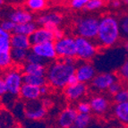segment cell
I'll use <instances>...</instances> for the list:
<instances>
[{"label":"cell","instance_id":"6da1fadb","mask_svg":"<svg viewBox=\"0 0 128 128\" xmlns=\"http://www.w3.org/2000/svg\"><path fill=\"white\" fill-rule=\"evenodd\" d=\"M121 38L119 20L114 14H106L100 17L96 44L98 48H110L116 45Z\"/></svg>","mask_w":128,"mask_h":128},{"label":"cell","instance_id":"7a4b0ae2","mask_svg":"<svg viewBox=\"0 0 128 128\" xmlns=\"http://www.w3.org/2000/svg\"><path fill=\"white\" fill-rule=\"evenodd\" d=\"M76 64H66L62 59L55 60L47 67V83L54 89L64 90L69 77L74 74Z\"/></svg>","mask_w":128,"mask_h":128},{"label":"cell","instance_id":"3957f363","mask_svg":"<svg viewBox=\"0 0 128 128\" xmlns=\"http://www.w3.org/2000/svg\"><path fill=\"white\" fill-rule=\"evenodd\" d=\"M100 18L87 14L76 18L74 21V32L77 37L95 40L98 35Z\"/></svg>","mask_w":128,"mask_h":128},{"label":"cell","instance_id":"277c9868","mask_svg":"<svg viewBox=\"0 0 128 128\" xmlns=\"http://www.w3.org/2000/svg\"><path fill=\"white\" fill-rule=\"evenodd\" d=\"M76 45V55L75 58L81 60L82 62H90L98 54V48L96 42L87 38L76 37L75 38Z\"/></svg>","mask_w":128,"mask_h":128},{"label":"cell","instance_id":"5b68a950","mask_svg":"<svg viewBox=\"0 0 128 128\" xmlns=\"http://www.w3.org/2000/svg\"><path fill=\"white\" fill-rule=\"evenodd\" d=\"M24 74L18 69H10L4 76V82L6 88V94L13 97L20 95L21 88L24 84Z\"/></svg>","mask_w":128,"mask_h":128},{"label":"cell","instance_id":"8992f818","mask_svg":"<svg viewBox=\"0 0 128 128\" xmlns=\"http://www.w3.org/2000/svg\"><path fill=\"white\" fill-rule=\"evenodd\" d=\"M56 56L58 59L66 58H75L76 55V45L75 38L72 36H64L59 40L54 41Z\"/></svg>","mask_w":128,"mask_h":128},{"label":"cell","instance_id":"52a82bcc","mask_svg":"<svg viewBox=\"0 0 128 128\" xmlns=\"http://www.w3.org/2000/svg\"><path fill=\"white\" fill-rule=\"evenodd\" d=\"M63 22V16L58 12H48L41 14L37 17L36 24L40 27H44L52 32Z\"/></svg>","mask_w":128,"mask_h":128},{"label":"cell","instance_id":"ba28073f","mask_svg":"<svg viewBox=\"0 0 128 128\" xmlns=\"http://www.w3.org/2000/svg\"><path fill=\"white\" fill-rule=\"evenodd\" d=\"M24 116L32 121L42 120L47 115V108L43 106L41 100L28 101L24 106Z\"/></svg>","mask_w":128,"mask_h":128},{"label":"cell","instance_id":"9c48e42d","mask_svg":"<svg viewBox=\"0 0 128 128\" xmlns=\"http://www.w3.org/2000/svg\"><path fill=\"white\" fill-rule=\"evenodd\" d=\"M119 78L116 74L112 73H101L97 74L90 82V85L93 90L97 92H105L115 82L118 81Z\"/></svg>","mask_w":128,"mask_h":128},{"label":"cell","instance_id":"30bf717a","mask_svg":"<svg viewBox=\"0 0 128 128\" xmlns=\"http://www.w3.org/2000/svg\"><path fill=\"white\" fill-rule=\"evenodd\" d=\"M74 74L79 82L87 84L88 82H92L97 74L95 67L90 62H81L76 64Z\"/></svg>","mask_w":128,"mask_h":128},{"label":"cell","instance_id":"8fae6325","mask_svg":"<svg viewBox=\"0 0 128 128\" xmlns=\"http://www.w3.org/2000/svg\"><path fill=\"white\" fill-rule=\"evenodd\" d=\"M30 51L38 56L47 63L48 61L56 60L58 58L54 42H46L42 43V44H38V45L32 46Z\"/></svg>","mask_w":128,"mask_h":128},{"label":"cell","instance_id":"7c38bea8","mask_svg":"<svg viewBox=\"0 0 128 128\" xmlns=\"http://www.w3.org/2000/svg\"><path fill=\"white\" fill-rule=\"evenodd\" d=\"M88 86L85 83L78 82L74 85L66 86L64 89V94L70 101H81L87 95Z\"/></svg>","mask_w":128,"mask_h":128},{"label":"cell","instance_id":"4fadbf2b","mask_svg":"<svg viewBox=\"0 0 128 128\" xmlns=\"http://www.w3.org/2000/svg\"><path fill=\"white\" fill-rule=\"evenodd\" d=\"M89 102L90 105L92 112L98 116L104 115L105 113H107L110 108L109 100L106 96L100 95V94H97V95L92 96Z\"/></svg>","mask_w":128,"mask_h":128},{"label":"cell","instance_id":"5bb4252c","mask_svg":"<svg viewBox=\"0 0 128 128\" xmlns=\"http://www.w3.org/2000/svg\"><path fill=\"white\" fill-rule=\"evenodd\" d=\"M78 112L74 107H67L60 112L58 118V126L59 128H69L74 124Z\"/></svg>","mask_w":128,"mask_h":128},{"label":"cell","instance_id":"9a60e30c","mask_svg":"<svg viewBox=\"0 0 128 128\" xmlns=\"http://www.w3.org/2000/svg\"><path fill=\"white\" fill-rule=\"evenodd\" d=\"M8 19L17 25V24L32 22H33L34 16H33L32 12H30L27 9L18 7V8L13 9L9 13Z\"/></svg>","mask_w":128,"mask_h":128},{"label":"cell","instance_id":"2e32d148","mask_svg":"<svg viewBox=\"0 0 128 128\" xmlns=\"http://www.w3.org/2000/svg\"><path fill=\"white\" fill-rule=\"evenodd\" d=\"M30 40L32 46L38 45L46 42H54L53 32L44 27H38L37 30L30 36Z\"/></svg>","mask_w":128,"mask_h":128},{"label":"cell","instance_id":"e0dca14e","mask_svg":"<svg viewBox=\"0 0 128 128\" xmlns=\"http://www.w3.org/2000/svg\"><path fill=\"white\" fill-rule=\"evenodd\" d=\"M19 96L24 100H25L26 102L38 100H40V98L41 96L40 90V87H36V86L29 85V84L24 83L21 88V92H20Z\"/></svg>","mask_w":128,"mask_h":128},{"label":"cell","instance_id":"ac0fdd59","mask_svg":"<svg viewBox=\"0 0 128 128\" xmlns=\"http://www.w3.org/2000/svg\"><path fill=\"white\" fill-rule=\"evenodd\" d=\"M22 73H24V74L46 77L47 66H46V64H30V63H25L22 66Z\"/></svg>","mask_w":128,"mask_h":128},{"label":"cell","instance_id":"d6986e66","mask_svg":"<svg viewBox=\"0 0 128 128\" xmlns=\"http://www.w3.org/2000/svg\"><path fill=\"white\" fill-rule=\"evenodd\" d=\"M11 47L12 48H19L24 50H30L32 48V43L30 37L20 34H12L10 38Z\"/></svg>","mask_w":128,"mask_h":128},{"label":"cell","instance_id":"ffe728a7","mask_svg":"<svg viewBox=\"0 0 128 128\" xmlns=\"http://www.w3.org/2000/svg\"><path fill=\"white\" fill-rule=\"evenodd\" d=\"M113 114L118 121L128 124V102L114 105Z\"/></svg>","mask_w":128,"mask_h":128},{"label":"cell","instance_id":"44dd1931","mask_svg":"<svg viewBox=\"0 0 128 128\" xmlns=\"http://www.w3.org/2000/svg\"><path fill=\"white\" fill-rule=\"evenodd\" d=\"M37 28H38V25L34 22L22 24H17V25L15 26L14 30L13 33L14 34H20L30 37L37 30Z\"/></svg>","mask_w":128,"mask_h":128},{"label":"cell","instance_id":"7402d4cb","mask_svg":"<svg viewBox=\"0 0 128 128\" xmlns=\"http://www.w3.org/2000/svg\"><path fill=\"white\" fill-rule=\"evenodd\" d=\"M29 50H24V49L19 48H12L10 51V55L13 63H14L17 66H24L27 60Z\"/></svg>","mask_w":128,"mask_h":128},{"label":"cell","instance_id":"603a6c76","mask_svg":"<svg viewBox=\"0 0 128 128\" xmlns=\"http://www.w3.org/2000/svg\"><path fill=\"white\" fill-rule=\"evenodd\" d=\"M22 79H24V83L29 84V85L36 86V87H41V86L47 84L46 77H40V76H34V75L24 74Z\"/></svg>","mask_w":128,"mask_h":128},{"label":"cell","instance_id":"cb8c5ba5","mask_svg":"<svg viewBox=\"0 0 128 128\" xmlns=\"http://www.w3.org/2000/svg\"><path fill=\"white\" fill-rule=\"evenodd\" d=\"M25 6L30 12H40L48 6V3L45 0H28Z\"/></svg>","mask_w":128,"mask_h":128},{"label":"cell","instance_id":"d4e9b609","mask_svg":"<svg viewBox=\"0 0 128 128\" xmlns=\"http://www.w3.org/2000/svg\"><path fill=\"white\" fill-rule=\"evenodd\" d=\"M92 122V116L87 114H78L74 126L76 128H87Z\"/></svg>","mask_w":128,"mask_h":128},{"label":"cell","instance_id":"484cf974","mask_svg":"<svg viewBox=\"0 0 128 128\" xmlns=\"http://www.w3.org/2000/svg\"><path fill=\"white\" fill-rule=\"evenodd\" d=\"M119 20V27L120 32H121V38L126 40L128 38V12L118 18Z\"/></svg>","mask_w":128,"mask_h":128},{"label":"cell","instance_id":"4316f807","mask_svg":"<svg viewBox=\"0 0 128 128\" xmlns=\"http://www.w3.org/2000/svg\"><path fill=\"white\" fill-rule=\"evenodd\" d=\"M15 124L13 116L8 111H1L0 112V128H4L11 124Z\"/></svg>","mask_w":128,"mask_h":128},{"label":"cell","instance_id":"83f0119b","mask_svg":"<svg viewBox=\"0 0 128 128\" xmlns=\"http://www.w3.org/2000/svg\"><path fill=\"white\" fill-rule=\"evenodd\" d=\"M105 6V2L102 0H88L84 10L87 12H96Z\"/></svg>","mask_w":128,"mask_h":128},{"label":"cell","instance_id":"f1b7e54d","mask_svg":"<svg viewBox=\"0 0 128 128\" xmlns=\"http://www.w3.org/2000/svg\"><path fill=\"white\" fill-rule=\"evenodd\" d=\"M13 64L10 52H0V68H9Z\"/></svg>","mask_w":128,"mask_h":128},{"label":"cell","instance_id":"f546056e","mask_svg":"<svg viewBox=\"0 0 128 128\" xmlns=\"http://www.w3.org/2000/svg\"><path fill=\"white\" fill-rule=\"evenodd\" d=\"M113 100L115 104L128 102V88H123L118 93L113 96Z\"/></svg>","mask_w":128,"mask_h":128},{"label":"cell","instance_id":"4dcf8cb0","mask_svg":"<svg viewBox=\"0 0 128 128\" xmlns=\"http://www.w3.org/2000/svg\"><path fill=\"white\" fill-rule=\"evenodd\" d=\"M75 108H76L78 114H87V115H90V112H92L90 102L86 100H81V101H79V102H77Z\"/></svg>","mask_w":128,"mask_h":128},{"label":"cell","instance_id":"1f68e13d","mask_svg":"<svg viewBox=\"0 0 128 128\" xmlns=\"http://www.w3.org/2000/svg\"><path fill=\"white\" fill-rule=\"evenodd\" d=\"M11 47L10 38L7 37H0V52H10Z\"/></svg>","mask_w":128,"mask_h":128},{"label":"cell","instance_id":"d6a6232c","mask_svg":"<svg viewBox=\"0 0 128 128\" xmlns=\"http://www.w3.org/2000/svg\"><path fill=\"white\" fill-rule=\"evenodd\" d=\"M123 88H124L123 82H122L120 80H118V81L115 82H114L113 84L108 88V92L109 95H111V96L113 97V96H115L116 93H118V92H119Z\"/></svg>","mask_w":128,"mask_h":128},{"label":"cell","instance_id":"836d02e7","mask_svg":"<svg viewBox=\"0 0 128 128\" xmlns=\"http://www.w3.org/2000/svg\"><path fill=\"white\" fill-rule=\"evenodd\" d=\"M88 0H72L69 2V6L74 10H84Z\"/></svg>","mask_w":128,"mask_h":128},{"label":"cell","instance_id":"e575fe53","mask_svg":"<svg viewBox=\"0 0 128 128\" xmlns=\"http://www.w3.org/2000/svg\"><path fill=\"white\" fill-rule=\"evenodd\" d=\"M26 63H30V64H46V61L40 58L38 56H37L36 54L32 53V51H29L27 56V60H26Z\"/></svg>","mask_w":128,"mask_h":128},{"label":"cell","instance_id":"d590c367","mask_svg":"<svg viewBox=\"0 0 128 128\" xmlns=\"http://www.w3.org/2000/svg\"><path fill=\"white\" fill-rule=\"evenodd\" d=\"M118 78L122 79L123 81L128 82V60L122 64V66L120 67L119 70H118Z\"/></svg>","mask_w":128,"mask_h":128},{"label":"cell","instance_id":"8d00e7d4","mask_svg":"<svg viewBox=\"0 0 128 128\" xmlns=\"http://www.w3.org/2000/svg\"><path fill=\"white\" fill-rule=\"evenodd\" d=\"M0 26L2 27V29L4 30V32H8V33H11V32H14L16 24H15L14 22H13L12 21H10L9 19H7V20L3 21L0 24Z\"/></svg>","mask_w":128,"mask_h":128},{"label":"cell","instance_id":"74e56055","mask_svg":"<svg viewBox=\"0 0 128 128\" xmlns=\"http://www.w3.org/2000/svg\"><path fill=\"white\" fill-rule=\"evenodd\" d=\"M53 35H54V38H55V41L59 40H61V38H63L64 36H66V35H64V30H63L60 27L56 28V29L54 30Z\"/></svg>","mask_w":128,"mask_h":128},{"label":"cell","instance_id":"f35d334b","mask_svg":"<svg viewBox=\"0 0 128 128\" xmlns=\"http://www.w3.org/2000/svg\"><path fill=\"white\" fill-rule=\"evenodd\" d=\"M122 4H123V3H122L121 1H119V0H114V1H111V2L109 3V6L113 9H118L122 6Z\"/></svg>","mask_w":128,"mask_h":128},{"label":"cell","instance_id":"ab89813d","mask_svg":"<svg viewBox=\"0 0 128 128\" xmlns=\"http://www.w3.org/2000/svg\"><path fill=\"white\" fill-rule=\"evenodd\" d=\"M6 93V88L3 79H0V97H3Z\"/></svg>","mask_w":128,"mask_h":128},{"label":"cell","instance_id":"60d3db41","mask_svg":"<svg viewBox=\"0 0 128 128\" xmlns=\"http://www.w3.org/2000/svg\"><path fill=\"white\" fill-rule=\"evenodd\" d=\"M78 82H79L77 80V77L75 76V74H73L69 77L68 82H67V86L74 85V84H76V83H78Z\"/></svg>","mask_w":128,"mask_h":128},{"label":"cell","instance_id":"b9f144b4","mask_svg":"<svg viewBox=\"0 0 128 128\" xmlns=\"http://www.w3.org/2000/svg\"><path fill=\"white\" fill-rule=\"evenodd\" d=\"M40 94L41 96H45L49 92V85L48 84H45V85L40 87Z\"/></svg>","mask_w":128,"mask_h":128},{"label":"cell","instance_id":"7bdbcfd3","mask_svg":"<svg viewBox=\"0 0 128 128\" xmlns=\"http://www.w3.org/2000/svg\"><path fill=\"white\" fill-rule=\"evenodd\" d=\"M11 33H8V32H4L2 29V27L0 26V37H7V38H11Z\"/></svg>","mask_w":128,"mask_h":128},{"label":"cell","instance_id":"ee69618b","mask_svg":"<svg viewBox=\"0 0 128 128\" xmlns=\"http://www.w3.org/2000/svg\"><path fill=\"white\" fill-rule=\"evenodd\" d=\"M4 128H21V127H20L19 124H11V126H6V127H4Z\"/></svg>","mask_w":128,"mask_h":128},{"label":"cell","instance_id":"f6af8a7d","mask_svg":"<svg viewBox=\"0 0 128 128\" xmlns=\"http://www.w3.org/2000/svg\"><path fill=\"white\" fill-rule=\"evenodd\" d=\"M124 49L128 52V38L126 40V41H124Z\"/></svg>","mask_w":128,"mask_h":128},{"label":"cell","instance_id":"bcb514c9","mask_svg":"<svg viewBox=\"0 0 128 128\" xmlns=\"http://www.w3.org/2000/svg\"><path fill=\"white\" fill-rule=\"evenodd\" d=\"M3 4H4V1H3V0H0V9H1Z\"/></svg>","mask_w":128,"mask_h":128},{"label":"cell","instance_id":"7dc6e473","mask_svg":"<svg viewBox=\"0 0 128 128\" xmlns=\"http://www.w3.org/2000/svg\"><path fill=\"white\" fill-rule=\"evenodd\" d=\"M124 4H128V0H126V1H124Z\"/></svg>","mask_w":128,"mask_h":128},{"label":"cell","instance_id":"c3c4849f","mask_svg":"<svg viewBox=\"0 0 128 128\" xmlns=\"http://www.w3.org/2000/svg\"><path fill=\"white\" fill-rule=\"evenodd\" d=\"M69 128H76V127H75L74 126H71V127H69Z\"/></svg>","mask_w":128,"mask_h":128},{"label":"cell","instance_id":"681fc988","mask_svg":"<svg viewBox=\"0 0 128 128\" xmlns=\"http://www.w3.org/2000/svg\"><path fill=\"white\" fill-rule=\"evenodd\" d=\"M127 88H128V87H127Z\"/></svg>","mask_w":128,"mask_h":128}]
</instances>
